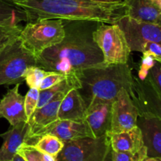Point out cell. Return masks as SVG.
Returning <instances> with one entry per match:
<instances>
[{"mask_svg": "<svg viewBox=\"0 0 161 161\" xmlns=\"http://www.w3.org/2000/svg\"><path fill=\"white\" fill-rule=\"evenodd\" d=\"M7 1L10 2V3H16V2H18V1H21V0H7Z\"/></svg>", "mask_w": 161, "mask_h": 161, "instance_id": "37", "label": "cell"}, {"mask_svg": "<svg viewBox=\"0 0 161 161\" xmlns=\"http://www.w3.org/2000/svg\"><path fill=\"white\" fill-rule=\"evenodd\" d=\"M8 161H26V160H25L22 156H20L19 153H16L11 160Z\"/></svg>", "mask_w": 161, "mask_h": 161, "instance_id": "34", "label": "cell"}, {"mask_svg": "<svg viewBox=\"0 0 161 161\" xmlns=\"http://www.w3.org/2000/svg\"><path fill=\"white\" fill-rule=\"evenodd\" d=\"M124 3L129 17L161 25V9L153 0H124Z\"/></svg>", "mask_w": 161, "mask_h": 161, "instance_id": "18", "label": "cell"}, {"mask_svg": "<svg viewBox=\"0 0 161 161\" xmlns=\"http://www.w3.org/2000/svg\"><path fill=\"white\" fill-rule=\"evenodd\" d=\"M137 126L141 130L148 157H161V119L149 113H139Z\"/></svg>", "mask_w": 161, "mask_h": 161, "instance_id": "12", "label": "cell"}, {"mask_svg": "<svg viewBox=\"0 0 161 161\" xmlns=\"http://www.w3.org/2000/svg\"><path fill=\"white\" fill-rule=\"evenodd\" d=\"M147 157L146 148H143L135 153L127 152H114L113 150V161H144Z\"/></svg>", "mask_w": 161, "mask_h": 161, "instance_id": "27", "label": "cell"}, {"mask_svg": "<svg viewBox=\"0 0 161 161\" xmlns=\"http://www.w3.org/2000/svg\"><path fill=\"white\" fill-rule=\"evenodd\" d=\"M20 84L8 89L7 92L0 100V118H4L10 126H15L20 122H28L25 110V97L19 93Z\"/></svg>", "mask_w": 161, "mask_h": 161, "instance_id": "13", "label": "cell"}, {"mask_svg": "<svg viewBox=\"0 0 161 161\" xmlns=\"http://www.w3.org/2000/svg\"><path fill=\"white\" fill-rule=\"evenodd\" d=\"M148 75L154 83L156 87L161 93V63L156 61L153 67L149 70Z\"/></svg>", "mask_w": 161, "mask_h": 161, "instance_id": "31", "label": "cell"}, {"mask_svg": "<svg viewBox=\"0 0 161 161\" xmlns=\"http://www.w3.org/2000/svg\"><path fill=\"white\" fill-rule=\"evenodd\" d=\"M67 77L68 75H63V74L58 73V72H49L48 74L41 81L40 85L39 86V91H43V90L48 89V88L59 83L62 80H65Z\"/></svg>", "mask_w": 161, "mask_h": 161, "instance_id": "28", "label": "cell"}, {"mask_svg": "<svg viewBox=\"0 0 161 161\" xmlns=\"http://www.w3.org/2000/svg\"><path fill=\"white\" fill-rule=\"evenodd\" d=\"M48 72L37 66H32L26 71L25 81L29 88H39L41 81Z\"/></svg>", "mask_w": 161, "mask_h": 161, "instance_id": "25", "label": "cell"}, {"mask_svg": "<svg viewBox=\"0 0 161 161\" xmlns=\"http://www.w3.org/2000/svg\"><path fill=\"white\" fill-rule=\"evenodd\" d=\"M32 66H36V57L17 38L0 50V86L20 84Z\"/></svg>", "mask_w": 161, "mask_h": 161, "instance_id": "4", "label": "cell"}, {"mask_svg": "<svg viewBox=\"0 0 161 161\" xmlns=\"http://www.w3.org/2000/svg\"><path fill=\"white\" fill-rule=\"evenodd\" d=\"M139 111L130 94L122 89L112 103L111 122L107 133H119L137 126Z\"/></svg>", "mask_w": 161, "mask_h": 161, "instance_id": "9", "label": "cell"}, {"mask_svg": "<svg viewBox=\"0 0 161 161\" xmlns=\"http://www.w3.org/2000/svg\"><path fill=\"white\" fill-rule=\"evenodd\" d=\"M31 145L41 152L56 159L64 147V142L53 135H44L36 138Z\"/></svg>", "mask_w": 161, "mask_h": 161, "instance_id": "22", "label": "cell"}, {"mask_svg": "<svg viewBox=\"0 0 161 161\" xmlns=\"http://www.w3.org/2000/svg\"><path fill=\"white\" fill-rule=\"evenodd\" d=\"M87 105L79 89H72L64 97L58 109V119L84 120Z\"/></svg>", "mask_w": 161, "mask_h": 161, "instance_id": "19", "label": "cell"}, {"mask_svg": "<svg viewBox=\"0 0 161 161\" xmlns=\"http://www.w3.org/2000/svg\"><path fill=\"white\" fill-rule=\"evenodd\" d=\"M139 113H149L161 119V93L147 75L144 80L134 76L131 97Z\"/></svg>", "mask_w": 161, "mask_h": 161, "instance_id": "10", "label": "cell"}, {"mask_svg": "<svg viewBox=\"0 0 161 161\" xmlns=\"http://www.w3.org/2000/svg\"><path fill=\"white\" fill-rule=\"evenodd\" d=\"M124 32L130 51L142 52L149 42L161 43V25L140 21L124 15L116 21Z\"/></svg>", "mask_w": 161, "mask_h": 161, "instance_id": "8", "label": "cell"}, {"mask_svg": "<svg viewBox=\"0 0 161 161\" xmlns=\"http://www.w3.org/2000/svg\"><path fill=\"white\" fill-rule=\"evenodd\" d=\"M103 161H113V149H112L111 146L108 149V152H107Z\"/></svg>", "mask_w": 161, "mask_h": 161, "instance_id": "32", "label": "cell"}, {"mask_svg": "<svg viewBox=\"0 0 161 161\" xmlns=\"http://www.w3.org/2000/svg\"><path fill=\"white\" fill-rule=\"evenodd\" d=\"M156 61L150 55L142 54L139 70L138 72V77L141 80H144L147 77L149 70L153 67Z\"/></svg>", "mask_w": 161, "mask_h": 161, "instance_id": "29", "label": "cell"}, {"mask_svg": "<svg viewBox=\"0 0 161 161\" xmlns=\"http://www.w3.org/2000/svg\"><path fill=\"white\" fill-rule=\"evenodd\" d=\"M100 25L93 31V39L102 51L105 64H127L131 53L124 32L117 24Z\"/></svg>", "mask_w": 161, "mask_h": 161, "instance_id": "6", "label": "cell"}, {"mask_svg": "<svg viewBox=\"0 0 161 161\" xmlns=\"http://www.w3.org/2000/svg\"><path fill=\"white\" fill-rule=\"evenodd\" d=\"M80 91L87 106L113 102L122 89L134 94V75L127 64H101L85 69L78 75Z\"/></svg>", "mask_w": 161, "mask_h": 161, "instance_id": "3", "label": "cell"}, {"mask_svg": "<svg viewBox=\"0 0 161 161\" xmlns=\"http://www.w3.org/2000/svg\"><path fill=\"white\" fill-rule=\"evenodd\" d=\"M62 99L52 101L41 108H36L28 119L29 125L26 142H28L40 130L58 119V109Z\"/></svg>", "mask_w": 161, "mask_h": 161, "instance_id": "17", "label": "cell"}, {"mask_svg": "<svg viewBox=\"0 0 161 161\" xmlns=\"http://www.w3.org/2000/svg\"><path fill=\"white\" fill-rule=\"evenodd\" d=\"M13 4L22 9L28 22L42 19L116 24L126 15L124 1L103 3L91 0H21Z\"/></svg>", "mask_w": 161, "mask_h": 161, "instance_id": "2", "label": "cell"}, {"mask_svg": "<svg viewBox=\"0 0 161 161\" xmlns=\"http://www.w3.org/2000/svg\"><path fill=\"white\" fill-rule=\"evenodd\" d=\"M17 153L22 156L26 161H57L53 157L41 152L32 145H29L26 142L20 146Z\"/></svg>", "mask_w": 161, "mask_h": 161, "instance_id": "23", "label": "cell"}, {"mask_svg": "<svg viewBox=\"0 0 161 161\" xmlns=\"http://www.w3.org/2000/svg\"><path fill=\"white\" fill-rule=\"evenodd\" d=\"M110 147L107 135L99 138H83L64 142L57 161H103Z\"/></svg>", "mask_w": 161, "mask_h": 161, "instance_id": "7", "label": "cell"}, {"mask_svg": "<svg viewBox=\"0 0 161 161\" xmlns=\"http://www.w3.org/2000/svg\"><path fill=\"white\" fill-rule=\"evenodd\" d=\"M44 135H53L64 142L73 141L79 138H94L91 128L85 120L74 121L58 119V120L39 130L26 143L31 145L36 138Z\"/></svg>", "mask_w": 161, "mask_h": 161, "instance_id": "11", "label": "cell"}, {"mask_svg": "<svg viewBox=\"0 0 161 161\" xmlns=\"http://www.w3.org/2000/svg\"><path fill=\"white\" fill-rule=\"evenodd\" d=\"M153 1L161 9V0H153Z\"/></svg>", "mask_w": 161, "mask_h": 161, "instance_id": "36", "label": "cell"}, {"mask_svg": "<svg viewBox=\"0 0 161 161\" xmlns=\"http://www.w3.org/2000/svg\"><path fill=\"white\" fill-rule=\"evenodd\" d=\"M65 36L59 43L36 56V66L47 72L77 75L85 69L101 64L104 58L93 39V30L84 25L65 27Z\"/></svg>", "mask_w": 161, "mask_h": 161, "instance_id": "1", "label": "cell"}, {"mask_svg": "<svg viewBox=\"0 0 161 161\" xmlns=\"http://www.w3.org/2000/svg\"><path fill=\"white\" fill-rule=\"evenodd\" d=\"M144 161H161V157H146Z\"/></svg>", "mask_w": 161, "mask_h": 161, "instance_id": "35", "label": "cell"}, {"mask_svg": "<svg viewBox=\"0 0 161 161\" xmlns=\"http://www.w3.org/2000/svg\"><path fill=\"white\" fill-rule=\"evenodd\" d=\"M65 36L64 20L60 19H42L28 22L21 30L19 38L24 45L35 55L56 44Z\"/></svg>", "mask_w": 161, "mask_h": 161, "instance_id": "5", "label": "cell"}, {"mask_svg": "<svg viewBox=\"0 0 161 161\" xmlns=\"http://www.w3.org/2000/svg\"><path fill=\"white\" fill-rule=\"evenodd\" d=\"M26 20L27 17L22 9L7 0H0V24H14Z\"/></svg>", "mask_w": 161, "mask_h": 161, "instance_id": "21", "label": "cell"}, {"mask_svg": "<svg viewBox=\"0 0 161 161\" xmlns=\"http://www.w3.org/2000/svg\"><path fill=\"white\" fill-rule=\"evenodd\" d=\"M80 87L81 84L77 75H68L65 80L58 84L39 91V99L36 108H41L52 101L63 99L71 90L80 89Z\"/></svg>", "mask_w": 161, "mask_h": 161, "instance_id": "20", "label": "cell"}, {"mask_svg": "<svg viewBox=\"0 0 161 161\" xmlns=\"http://www.w3.org/2000/svg\"><path fill=\"white\" fill-rule=\"evenodd\" d=\"M22 27L14 24H0V50L19 37Z\"/></svg>", "mask_w": 161, "mask_h": 161, "instance_id": "24", "label": "cell"}, {"mask_svg": "<svg viewBox=\"0 0 161 161\" xmlns=\"http://www.w3.org/2000/svg\"><path fill=\"white\" fill-rule=\"evenodd\" d=\"M91 1L97 2V3H121L124 0H91Z\"/></svg>", "mask_w": 161, "mask_h": 161, "instance_id": "33", "label": "cell"}, {"mask_svg": "<svg viewBox=\"0 0 161 161\" xmlns=\"http://www.w3.org/2000/svg\"><path fill=\"white\" fill-rule=\"evenodd\" d=\"M113 102H98L87 106L84 120L88 124L95 138L105 135L111 122Z\"/></svg>", "mask_w": 161, "mask_h": 161, "instance_id": "14", "label": "cell"}, {"mask_svg": "<svg viewBox=\"0 0 161 161\" xmlns=\"http://www.w3.org/2000/svg\"><path fill=\"white\" fill-rule=\"evenodd\" d=\"M29 125L28 122H20L5 133L0 135L3 143L0 148V161H8L17 153L19 148L26 142Z\"/></svg>", "mask_w": 161, "mask_h": 161, "instance_id": "15", "label": "cell"}, {"mask_svg": "<svg viewBox=\"0 0 161 161\" xmlns=\"http://www.w3.org/2000/svg\"><path fill=\"white\" fill-rule=\"evenodd\" d=\"M110 146L114 152L135 153L145 148L141 130L138 126L119 133H107Z\"/></svg>", "mask_w": 161, "mask_h": 161, "instance_id": "16", "label": "cell"}, {"mask_svg": "<svg viewBox=\"0 0 161 161\" xmlns=\"http://www.w3.org/2000/svg\"><path fill=\"white\" fill-rule=\"evenodd\" d=\"M39 88H30L25 97V110L28 120L37 108L39 99Z\"/></svg>", "mask_w": 161, "mask_h": 161, "instance_id": "26", "label": "cell"}, {"mask_svg": "<svg viewBox=\"0 0 161 161\" xmlns=\"http://www.w3.org/2000/svg\"><path fill=\"white\" fill-rule=\"evenodd\" d=\"M142 54L150 55L156 61L161 63V43L155 42H149L145 45Z\"/></svg>", "mask_w": 161, "mask_h": 161, "instance_id": "30", "label": "cell"}]
</instances>
